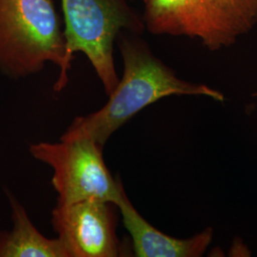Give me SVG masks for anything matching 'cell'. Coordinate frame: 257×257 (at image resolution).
<instances>
[{
	"label": "cell",
	"instance_id": "cell-8",
	"mask_svg": "<svg viewBox=\"0 0 257 257\" xmlns=\"http://www.w3.org/2000/svg\"><path fill=\"white\" fill-rule=\"evenodd\" d=\"M13 229L0 231V257H70L61 240L44 236L16 196L7 192Z\"/></svg>",
	"mask_w": 257,
	"mask_h": 257
},
{
	"label": "cell",
	"instance_id": "cell-5",
	"mask_svg": "<svg viewBox=\"0 0 257 257\" xmlns=\"http://www.w3.org/2000/svg\"><path fill=\"white\" fill-rule=\"evenodd\" d=\"M103 148L90 138L60 139L30 146L37 160L52 168L56 205L81 201H103L117 205L124 187L113 178L103 157Z\"/></svg>",
	"mask_w": 257,
	"mask_h": 257
},
{
	"label": "cell",
	"instance_id": "cell-1",
	"mask_svg": "<svg viewBox=\"0 0 257 257\" xmlns=\"http://www.w3.org/2000/svg\"><path fill=\"white\" fill-rule=\"evenodd\" d=\"M116 42L123 59V74L109 100L101 109L75 117L60 139L90 138L104 147L140 110L170 95H204L224 101L222 92L179 78L139 35L122 31Z\"/></svg>",
	"mask_w": 257,
	"mask_h": 257
},
{
	"label": "cell",
	"instance_id": "cell-3",
	"mask_svg": "<svg viewBox=\"0 0 257 257\" xmlns=\"http://www.w3.org/2000/svg\"><path fill=\"white\" fill-rule=\"evenodd\" d=\"M64 30L54 0H0V72L13 79L63 68Z\"/></svg>",
	"mask_w": 257,
	"mask_h": 257
},
{
	"label": "cell",
	"instance_id": "cell-4",
	"mask_svg": "<svg viewBox=\"0 0 257 257\" xmlns=\"http://www.w3.org/2000/svg\"><path fill=\"white\" fill-rule=\"evenodd\" d=\"M143 2V21L151 34L198 39L212 52L232 46L257 26V0Z\"/></svg>",
	"mask_w": 257,
	"mask_h": 257
},
{
	"label": "cell",
	"instance_id": "cell-2",
	"mask_svg": "<svg viewBox=\"0 0 257 257\" xmlns=\"http://www.w3.org/2000/svg\"><path fill=\"white\" fill-rule=\"evenodd\" d=\"M64 15L65 56L63 68L54 85L61 92L68 84L74 55L80 52L89 59L109 96L119 78L113 48L120 32L141 35L146 29L143 18L128 0H61Z\"/></svg>",
	"mask_w": 257,
	"mask_h": 257
},
{
	"label": "cell",
	"instance_id": "cell-7",
	"mask_svg": "<svg viewBox=\"0 0 257 257\" xmlns=\"http://www.w3.org/2000/svg\"><path fill=\"white\" fill-rule=\"evenodd\" d=\"M116 206L132 239L135 256L199 257L211 244L213 233L211 228L185 239L175 238L157 230L137 211L125 191Z\"/></svg>",
	"mask_w": 257,
	"mask_h": 257
},
{
	"label": "cell",
	"instance_id": "cell-6",
	"mask_svg": "<svg viewBox=\"0 0 257 257\" xmlns=\"http://www.w3.org/2000/svg\"><path fill=\"white\" fill-rule=\"evenodd\" d=\"M116 210L113 203L103 201L56 205L52 225L70 257L122 256Z\"/></svg>",
	"mask_w": 257,
	"mask_h": 257
}]
</instances>
